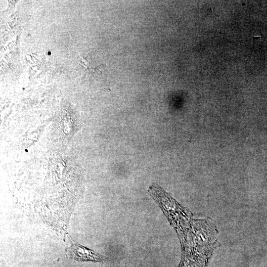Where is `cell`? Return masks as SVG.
I'll list each match as a JSON object with an SVG mask.
<instances>
[{
	"label": "cell",
	"instance_id": "cell-1",
	"mask_svg": "<svg viewBox=\"0 0 267 267\" xmlns=\"http://www.w3.org/2000/svg\"><path fill=\"white\" fill-rule=\"evenodd\" d=\"M69 258L78 261H92L100 262L106 260V257L80 244L73 243L66 249Z\"/></svg>",
	"mask_w": 267,
	"mask_h": 267
}]
</instances>
